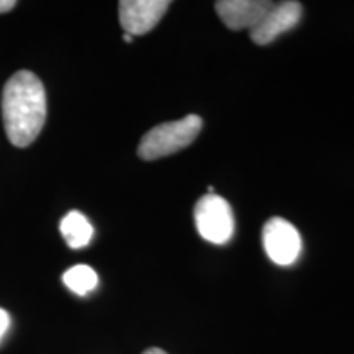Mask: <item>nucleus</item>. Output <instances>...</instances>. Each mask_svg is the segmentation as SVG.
I'll return each instance as SVG.
<instances>
[{
    "instance_id": "2",
    "label": "nucleus",
    "mask_w": 354,
    "mask_h": 354,
    "mask_svg": "<svg viewBox=\"0 0 354 354\" xmlns=\"http://www.w3.org/2000/svg\"><path fill=\"white\" fill-rule=\"evenodd\" d=\"M203 127L198 115H187L176 122H166L154 127L141 138L138 156L145 161L171 156L180 149L187 148Z\"/></svg>"
},
{
    "instance_id": "13",
    "label": "nucleus",
    "mask_w": 354,
    "mask_h": 354,
    "mask_svg": "<svg viewBox=\"0 0 354 354\" xmlns=\"http://www.w3.org/2000/svg\"><path fill=\"white\" fill-rule=\"evenodd\" d=\"M123 39H125V41H127V43H131V41H133V37H131V35H128V33H125V35H123Z\"/></svg>"
},
{
    "instance_id": "8",
    "label": "nucleus",
    "mask_w": 354,
    "mask_h": 354,
    "mask_svg": "<svg viewBox=\"0 0 354 354\" xmlns=\"http://www.w3.org/2000/svg\"><path fill=\"white\" fill-rule=\"evenodd\" d=\"M61 234H63L64 241L68 243L69 248L79 250L88 245L94 234V228L88 223V220L84 216L81 212H69L68 215L61 220Z\"/></svg>"
},
{
    "instance_id": "11",
    "label": "nucleus",
    "mask_w": 354,
    "mask_h": 354,
    "mask_svg": "<svg viewBox=\"0 0 354 354\" xmlns=\"http://www.w3.org/2000/svg\"><path fill=\"white\" fill-rule=\"evenodd\" d=\"M15 6H17L15 0H0V13L10 12Z\"/></svg>"
},
{
    "instance_id": "6",
    "label": "nucleus",
    "mask_w": 354,
    "mask_h": 354,
    "mask_svg": "<svg viewBox=\"0 0 354 354\" xmlns=\"http://www.w3.org/2000/svg\"><path fill=\"white\" fill-rule=\"evenodd\" d=\"M302 19V3L287 0V2L272 3L258 25L250 30V38L259 46L272 43L282 33L289 32Z\"/></svg>"
},
{
    "instance_id": "4",
    "label": "nucleus",
    "mask_w": 354,
    "mask_h": 354,
    "mask_svg": "<svg viewBox=\"0 0 354 354\" xmlns=\"http://www.w3.org/2000/svg\"><path fill=\"white\" fill-rule=\"evenodd\" d=\"M263 245L266 254L279 266L294 264L302 251V240L297 228L281 216L266 221Z\"/></svg>"
},
{
    "instance_id": "3",
    "label": "nucleus",
    "mask_w": 354,
    "mask_h": 354,
    "mask_svg": "<svg viewBox=\"0 0 354 354\" xmlns=\"http://www.w3.org/2000/svg\"><path fill=\"white\" fill-rule=\"evenodd\" d=\"M197 232L203 240L223 245L232 238L234 218L230 203L216 194H207L197 202L194 210Z\"/></svg>"
},
{
    "instance_id": "7",
    "label": "nucleus",
    "mask_w": 354,
    "mask_h": 354,
    "mask_svg": "<svg viewBox=\"0 0 354 354\" xmlns=\"http://www.w3.org/2000/svg\"><path fill=\"white\" fill-rule=\"evenodd\" d=\"M271 7L272 2L264 0H220L215 3L220 20L234 32L253 30Z\"/></svg>"
},
{
    "instance_id": "10",
    "label": "nucleus",
    "mask_w": 354,
    "mask_h": 354,
    "mask_svg": "<svg viewBox=\"0 0 354 354\" xmlns=\"http://www.w3.org/2000/svg\"><path fill=\"white\" fill-rule=\"evenodd\" d=\"M8 326H10V317H8L6 310L0 308V339L3 338V335H6Z\"/></svg>"
},
{
    "instance_id": "9",
    "label": "nucleus",
    "mask_w": 354,
    "mask_h": 354,
    "mask_svg": "<svg viewBox=\"0 0 354 354\" xmlns=\"http://www.w3.org/2000/svg\"><path fill=\"white\" fill-rule=\"evenodd\" d=\"M63 282L74 294L87 295L88 292H92L97 287L99 277H97V272L92 268H88L86 264H79L64 272Z\"/></svg>"
},
{
    "instance_id": "12",
    "label": "nucleus",
    "mask_w": 354,
    "mask_h": 354,
    "mask_svg": "<svg viewBox=\"0 0 354 354\" xmlns=\"http://www.w3.org/2000/svg\"><path fill=\"white\" fill-rule=\"evenodd\" d=\"M143 354H167V353L162 351V349H159V348H149V349H146Z\"/></svg>"
},
{
    "instance_id": "1",
    "label": "nucleus",
    "mask_w": 354,
    "mask_h": 354,
    "mask_svg": "<svg viewBox=\"0 0 354 354\" xmlns=\"http://www.w3.org/2000/svg\"><path fill=\"white\" fill-rule=\"evenodd\" d=\"M2 118L7 138L17 148H26L38 138L46 122V92L32 71H17L2 94Z\"/></svg>"
},
{
    "instance_id": "5",
    "label": "nucleus",
    "mask_w": 354,
    "mask_h": 354,
    "mask_svg": "<svg viewBox=\"0 0 354 354\" xmlns=\"http://www.w3.org/2000/svg\"><path fill=\"white\" fill-rule=\"evenodd\" d=\"M169 6L167 0H122L118 3L122 28L131 37L149 33L161 21Z\"/></svg>"
}]
</instances>
